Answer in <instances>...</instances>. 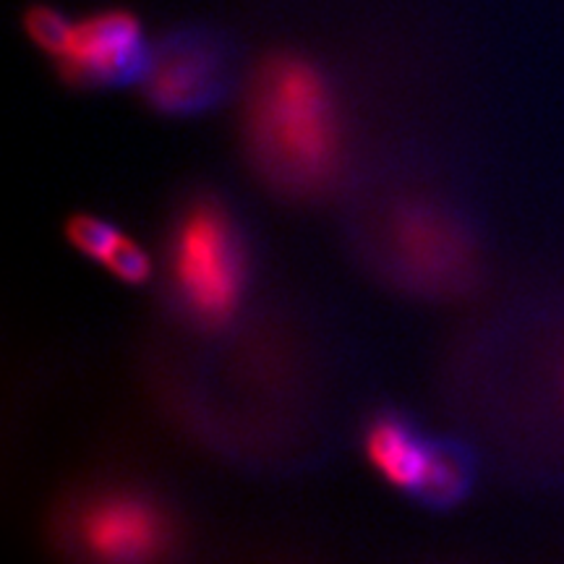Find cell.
Masks as SVG:
<instances>
[{
    "label": "cell",
    "instance_id": "obj_4",
    "mask_svg": "<svg viewBox=\"0 0 564 564\" xmlns=\"http://www.w3.org/2000/svg\"><path fill=\"white\" fill-rule=\"evenodd\" d=\"M55 61L70 84H129L144 79L152 53L131 13L108 11L74 24Z\"/></svg>",
    "mask_w": 564,
    "mask_h": 564
},
{
    "label": "cell",
    "instance_id": "obj_8",
    "mask_svg": "<svg viewBox=\"0 0 564 564\" xmlns=\"http://www.w3.org/2000/svg\"><path fill=\"white\" fill-rule=\"evenodd\" d=\"M121 236L123 232L118 230L116 225H110L108 220H102V217H95V215H76L70 217L66 225V238L70 241V246L100 267L105 264V259L110 257V251L116 249L118 238Z\"/></svg>",
    "mask_w": 564,
    "mask_h": 564
},
{
    "label": "cell",
    "instance_id": "obj_9",
    "mask_svg": "<svg viewBox=\"0 0 564 564\" xmlns=\"http://www.w3.org/2000/svg\"><path fill=\"white\" fill-rule=\"evenodd\" d=\"M70 30H74L70 21L63 19L58 11L45 9V6L26 13V32H30V37L37 42L47 55H53V58H58V55L66 51Z\"/></svg>",
    "mask_w": 564,
    "mask_h": 564
},
{
    "label": "cell",
    "instance_id": "obj_1",
    "mask_svg": "<svg viewBox=\"0 0 564 564\" xmlns=\"http://www.w3.org/2000/svg\"><path fill=\"white\" fill-rule=\"evenodd\" d=\"M249 137L259 165L282 186L314 188L335 171L340 121L333 87L314 63L278 55L259 68Z\"/></svg>",
    "mask_w": 564,
    "mask_h": 564
},
{
    "label": "cell",
    "instance_id": "obj_3",
    "mask_svg": "<svg viewBox=\"0 0 564 564\" xmlns=\"http://www.w3.org/2000/svg\"><path fill=\"white\" fill-rule=\"evenodd\" d=\"M74 531L84 554L97 564H150L167 546L165 514L131 491H108L89 499Z\"/></svg>",
    "mask_w": 564,
    "mask_h": 564
},
{
    "label": "cell",
    "instance_id": "obj_6",
    "mask_svg": "<svg viewBox=\"0 0 564 564\" xmlns=\"http://www.w3.org/2000/svg\"><path fill=\"white\" fill-rule=\"evenodd\" d=\"M434 442L419 432L413 421L403 415H377L364 434V449L379 476L394 489L419 497Z\"/></svg>",
    "mask_w": 564,
    "mask_h": 564
},
{
    "label": "cell",
    "instance_id": "obj_2",
    "mask_svg": "<svg viewBox=\"0 0 564 564\" xmlns=\"http://www.w3.org/2000/svg\"><path fill=\"white\" fill-rule=\"evenodd\" d=\"M171 280L196 322L225 324L246 291L243 238L215 199L194 202L171 236Z\"/></svg>",
    "mask_w": 564,
    "mask_h": 564
},
{
    "label": "cell",
    "instance_id": "obj_7",
    "mask_svg": "<svg viewBox=\"0 0 564 564\" xmlns=\"http://www.w3.org/2000/svg\"><path fill=\"white\" fill-rule=\"evenodd\" d=\"M470 481H474V465H470V457L465 455L460 444L436 440L419 499L432 505L460 502Z\"/></svg>",
    "mask_w": 564,
    "mask_h": 564
},
{
    "label": "cell",
    "instance_id": "obj_5",
    "mask_svg": "<svg viewBox=\"0 0 564 564\" xmlns=\"http://www.w3.org/2000/svg\"><path fill=\"white\" fill-rule=\"evenodd\" d=\"M144 84L154 108L173 112V116H186L220 100L225 66L209 42L178 40L165 45L160 55H152Z\"/></svg>",
    "mask_w": 564,
    "mask_h": 564
},
{
    "label": "cell",
    "instance_id": "obj_10",
    "mask_svg": "<svg viewBox=\"0 0 564 564\" xmlns=\"http://www.w3.org/2000/svg\"><path fill=\"white\" fill-rule=\"evenodd\" d=\"M102 267L110 274H116L121 282H129V285H141V282L152 274L150 257H147L144 249H141L133 238L126 236V232L118 238L116 249L110 251V257L105 259Z\"/></svg>",
    "mask_w": 564,
    "mask_h": 564
}]
</instances>
